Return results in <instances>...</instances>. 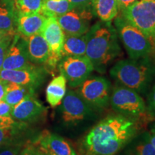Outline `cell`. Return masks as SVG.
Masks as SVG:
<instances>
[{
  "mask_svg": "<svg viewBox=\"0 0 155 155\" xmlns=\"http://www.w3.org/2000/svg\"><path fill=\"white\" fill-rule=\"evenodd\" d=\"M142 127L137 121L116 114L106 117L88 131L81 144L85 155H116Z\"/></svg>",
  "mask_w": 155,
  "mask_h": 155,
  "instance_id": "cell-1",
  "label": "cell"
},
{
  "mask_svg": "<svg viewBox=\"0 0 155 155\" xmlns=\"http://www.w3.org/2000/svg\"><path fill=\"white\" fill-rule=\"evenodd\" d=\"M86 55L100 73L106 71L108 65L121 53L116 32L111 25L97 22L87 32Z\"/></svg>",
  "mask_w": 155,
  "mask_h": 155,
  "instance_id": "cell-2",
  "label": "cell"
},
{
  "mask_svg": "<svg viewBox=\"0 0 155 155\" xmlns=\"http://www.w3.org/2000/svg\"><path fill=\"white\" fill-rule=\"evenodd\" d=\"M110 75L119 84L147 95L155 79V65L149 58L121 60L111 68Z\"/></svg>",
  "mask_w": 155,
  "mask_h": 155,
  "instance_id": "cell-3",
  "label": "cell"
},
{
  "mask_svg": "<svg viewBox=\"0 0 155 155\" xmlns=\"http://www.w3.org/2000/svg\"><path fill=\"white\" fill-rule=\"evenodd\" d=\"M110 105L118 114L137 121L141 127L153 121L147 114L146 104L141 95L119 83L112 90Z\"/></svg>",
  "mask_w": 155,
  "mask_h": 155,
  "instance_id": "cell-4",
  "label": "cell"
},
{
  "mask_svg": "<svg viewBox=\"0 0 155 155\" xmlns=\"http://www.w3.org/2000/svg\"><path fill=\"white\" fill-rule=\"evenodd\" d=\"M122 12V16L147 37L155 55V0H138Z\"/></svg>",
  "mask_w": 155,
  "mask_h": 155,
  "instance_id": "cell-5",
  "label": "cell"
},
{
  "mask_svg": "<svg viewBox=\"0 0 155 155\" xmlns=\"http://www.w3.org/2000/svg\"><path fill=\"white\" fill-rule=\"evenodd\" d=\"M115 25L122 43L130 58L137 60L149 58L152 54V45L147 37L123 16L116 18Z\"/></svg>",
  "mask_w": 155,
  "mask_h": 155,
  "instance_id": "cell-6",
  "label": "cell"
},
{
  "mask_svg": "<svg viewBox=\"0 0 155 155\" xmlns=\"http://www.w3.org/2000/svg\"><path fill=\"white\" fill-rule=\"evenodd\" d=\"M77 92L94 111L105 109L110 105L111 83L106 78L88 77Z\"/></svg>",
  "mask_w": 155,
  "mask_h": 155,
  "instance_id": "cell-7",
  "label": "cell"
},
{
  "mask_svg": "<svg viewBox=\"0 0 155 155\" xmlns=\"http://www.w3.org/2000/svg\"><path fill=\"white\" fill-rule=\"evenodd\" d=\"M60 113L64 124L71 127L82 125L94 116V110L73 90L66 92L61 104Z\"/></svg>",
  "mask_w": 155,
  "mask_h": 155,
  "instance_id": "cell-8",
  "label": "cell"
},
{
  "mask_svg": "<svg viewBox=\"0 0 155 155\" xmlns=\"http://www.w3.org/2000/svg\"><path fill=\"white\" fill-rule=\"evenodd\" d=\"M58 68L71 88L80 86L94 70L86 55L63 57L58 63Z\"/></svg>",
  "mask_w": 155,
  "mask_h": 155,
  "instance_id": "cell-9",
  "label": "cell"
},
{
  "mask_svg": "<svg viewBox=\"0 0 155 155\" xmlns=\"http://www.w3.org/2000/svg\"><path fill=\"white\" fill-rule=\"evenodd\" d=\"M42 35L45 39L50 48V55L46 64L54 69L62 59V49L65 39V33L55 17H48L43 28Z\"/></svg>",
  "mask_w": 155,
  "mask_h": 155,
  "instance_id": "cell-10",
  "label": "cell"
},
{
  "mask_svg": "<svg viewBox=\"0 0 155 155\" xmlns=\"http://www.w3.org/2000/svg\"><path fill=\"white\" fill-rule=\"evenodd\" d=\"M47 73V70L45 68L34 65L24 69L2 70L0 79L35 90L44 82Z\"/></svg>",
  "mask_w": 155,
  "mask_h": 155,
  "instance_id": "cell-11",
  "label": "cell"
},
{
  "mask_svg": "<svg viewBox=\"0 0 155 155\" xmlns=\"http://www.w3.org/2000/svg\"><path fill=\"white\" fill-rule=\"evenodd\" d=\"M94 14L91 11L73 9L56 18L65 35L80 36L88 32Z\"/></svg>",
  "mask_w": 155,
  "mask_h": 155,
  "instance_id": "cell-12",
  "label": "cell"
},
{
  "mask_svg": "<svg viewBox=\"0 0 155 155\" xmlns=\"http://www.w3.org/2000/svg\"><path fill=\"white\" fill-rule=\"evenodd\" d=\"M34 65L29 60L24 37L17 32L6 54L2 70H19Z\"/></svg>",
  "mask_w": 155,
  "mask_h": 155,
  "instance_id": "cell-13",
  "label": "cell"
},
{
  "mask_svg": "<svg viewBox=\"0 0 155 155\" xmlns=\"http://www.w3.org/2000/svg\"><path fill=\"white\" fill-rule=\"evenodd\" d=\"M46 111L47 108L33 94L25 97L22 101L13 107L11 117L17 122L26 124L40 119Z\"/></svg>",
  "mask_w": 155,
  "mask_h": 155,
  "instance_id": "cell-14",
  "label": "cell"
},
{
  "mask_svg": "<svg viewBox=\"0 0 155 155\" xmlns=\"http://www.w3.org/2000/svg\"><path fill=\"white\" fill-rule=\"evenodd\" d=\"M38 148L56 155H77L72 145L61 136L44 131L33 143Z\"/></svg>",
  "mask_w": 155,
  "mask_h": 155,
  "instance_id": "cell-15",
  "label": "cell"
},
{
  "mask_svg": "<svg viewBox=\"0 0 155 155\" xmlns=\"http://www.w3.org/2000/svg\"><path fill=\"white\" fill-rule=\"evenodd\" d=\"M24 38L26 41L27 53L31 63L37 65L46 64L50 55V48L42 34L24 37Z\"/></svg>",
  "mask_w": 155,
  "mask_h": 155,
  "instance_id": "cell-16",
  "label": "cell"
},
{
  "mask_svg": "<svg viewBox=\"0 0 155 155\" xmlns=\"http://www.w3.org/2000/svg\"><path fill=\"white\" fill-rule=\"evenodd\" d=\"M47 17L41 13L19 14L17 13L16 29L18 33L23 37H30L41 33Z\"/></svg>",
  "mask_w": 155,
  "mask_h": 155,
  "instance_id": "cell-17",
  "label": "cell"
},
{
  "mask_svg": "<svg viewBox=\"0 0 155 155\" xmlns=\"http://www.w3.org/2000/svg\"><path fill=\"white\" fill-rule=\"evenodd\" d=\"M67 81L63 75H58L49 83L46 88V100L52 108L61 105L67 92Z\"/></svg>",
  "mask_w": 155,
  "mask_h": 155,
  "instance_id": "cell-18",
  "label": "cell"
},
{
  "mask_svg": "<svg viewBox=\"0 0 155 155\" xmlns=\"http://www.w3.org/2000/svg\"><path fill=\"white\" fill-rule=\"evenodd\" d=\"M17 16L15 0H0V30L17 32Z\"/></svg>",
  "mask_w": 155,
  "mask_h": 155,
  "instance_id": "cell-19",
  "label": "cell"
},
{
  "mask_svg": "<svg viewBox=\"0 0 155 155\" xmlns=\"http://www.w3.org/2000/svg\"><path fill=\"white\" fill-rule=\"evenodd\" d=\"M125 147V155H155V148L150 143L148 131L139 133Z\"/></svg>",
  "mask_w": 155,
  "mask_h": 155,
  "instance_id": "cell-20",
  "label": "cell"
},
{
  "mask_svg": "<svg viewBox=\"0 0 155 155\" xmlns=\"http://www.w3.org/2000/svg\"><path fill=\"white\" fill-rule=\"evenodd\" d=\"M87 38V33L80 36L65 35L62 57L86 55Z\"/></svg>",
  "mask_w": 155,
  "mask_h": 155,
  "instance_id": "cell-21",
  "label": "cell"
},
{
  "mask_svg": "<svg viewBox=\"0 0 155 155\" xmlns=\"http://www.w3.org/2000/svg\"><path fill=\"white\" fill-rule=\"evenodd\" d=\"M35 94V90L29 87L21 86L14 83L7 82V91L3 98L4 101L14 107L25 97Z\"/></svg>",
  "mask_w": 155,
  "mask_h": 155,
  "instance_id": "cell-22",
  "label": "cell"
},
{
  "mask_svg": "<svg viewBox=\"0 0 155 155\" xmlns=\"http://www.w3.org/2000/svg\"><path fill=\"white\" fill-rule=\"evenodd\" d=\"M73 10L68 0H43L40 13L46 17H58Z\"/></svg>",
  "mask_w": 155,
  "mask_h": 155,
  "instance_id": "cell-23",
  "label": "cell"
},
{
  "mask_svg": "<svg viewBox=\"0 0 155 155\" xmlns=\"http://www.w3.org/2000/svg\"><path fill=\"white\" fill-rule=\"evenodd\" d=\"M119 12L117 0H96L95 12L104 22H110Z\"/></svg>",
  "mask_w": 155,
  "mask_h": 155,
  "instance_id": "cell-24",
  "label": "cell"
},
{
  "mask_svg": "<svg viewBox=\"0 0 155 155\" xmlns=\"http://www.w3.org/2000/svg\"><path fill=\"white\" fill-rule=\"evenodd\" d=\"M25 127L26 124L22 123L16 127L0 128V147L14 143L21 142L19 138Z\"/></svg>",
  "mask_w": 155,
  "mask_h": 155,
  "instance_id": "cell-25",
  "label": "cell"
},
{
  "mask_svg": "<svg viewBox=\"0 0 155 155\" xmlns=\"http://www.w3.org/2000/svg\"><path fill=\"white\" fill-rule=\"evenodd\" d=\"M43 0H15V7L19 14L40 13Z\"/></svg>",
  "mask_w": 155,
  "mask_h": 155,
  "instance_id": "cell-26",
  "label": "cell"
},
{
  "mask_svg": "<svg viewBox=\"0 0 155 155\" xmlns=\"http://www.w3.org/2000/svg\"><path fill=\"white\" fill-rule=\"evenodd\" d=\"M17 32H10V33L6 35L5 38H3L2 40H0V71H2V68L5 61V58L6 54L7 53L9 46L12 42L13 38H14L15 35Z\"/></svg>",
  "mask_w": 155,
  "mask_h": 155,
  "instance_id": "cell-27",
  "label": "cell"
},
{
  "mask_svg": "<svg viewBox=\"0 0 155 155\" xmlns=\"http://www.w3.org/2000/svg\"><path fill=\"white\" fill-rule=\"evenodd\" d=\"M68 2L71 4L73 9L88 10L95 12L96 0H68Z\"/></svg>",
  "mask_w": 155,
  "mask_h": 155,
  "instance_id": "cell-28",
  "label": "cell"
},
{
  "mask_svg": "<svg viewBox=\"0 0 155 155\" xmlns=\"http://www.w3.org/2000/svg\"><path fill=\"white\" fill-rule=\"evenodd\" d=\"M147 111L152 120L155 119V83L147 94Z\"/></svg>",
  "mask_w": 155,
  "mask_h": 155,
  "instance_id": "cell-29",
  "label": "cell"
},
{
  "mask_svg": "<svg viewBox=\"0 0 155 155\" xmlns=\"http://www.w3.org/2000/svg\"><path fill=\"white\" fill-rule=\"evenodd\" d=\"M24 144L21 142L14 143L0 147V155H19Z\"/></svg>",
  "mask_w": 155,
  "mask_h": 155,
  "instance_id": "cell-30",
  "label": "cell"
},
{
  "mask_svg": "<svg viewBox=\"0 0 155 155\" xmlns=\"http://www.w3.org/2000/svg\"><path fill=\"white\" fill-rule=\"evenodd\" d=\"M20 122H17L15 121L10 116H7V117H3L0 116V128H8L16 127L21 124Z\"/></svg>",
  "mask_w": 155,
  "mask_h": 155,
  "instance_id": "cell-31",
  "label": "cell"
},
{
  "mask_svg": "<svg viewBox=\"0 0 155 155\" xmlns=\"http://www.w3.org/2000/svg\"><path fill=\"white\" fill-rule=\"evenodd\" d=\"M37 154H38V147L34 144L27 143L24 144L19 155H37Z\"/></svg>",
  "mask_w": 155,
  "mask_h": 155,
  "instance_id": "cell-32",
  "label": "cell"
},
{
  "mask_svg": "<svg viewBox=\"0 0 155 155\" xmlns=\"http://www.w3.org/2000/svg\"><path fill=\"white\" fill-rule=\"evenodd\" d=\"M13 107L7 102L4 101L3 100L0 101V116L3 117H7V116H10L12 111Z\"/></svg>",
  "mask_w": 155,
  "mask_h": 155,
  "instance_id": "cell-33",
  "label": "cell"
},
{
  "mask_svg": "<svg viewBox=\"0 0 155 155\" xmlns=\"http://www.w3.org/2000/svg\"><path fill=\"white\" fill-rule=\"evenodd\" d=\"M137 1L138 0H117L119 9L121 11L124 10V9L129 7Z\"/></svg>",
  "mask_w": 155,
  "mask_h": 155,
  "instance_id": "cell-34",
  "label": "cell"
},
{
  "mask_svg": "<svg viewBox=\"0 0 155 155\" xmlns=\"http://www.w3.org/2000/svg\"><path fill=\"white\" fill-rule=\"evenodd\" d=\"M7 81L0 79V101L3 99L4 96H5V95L6 94V91H7Z\"/></svg>",
  "mask_w": 155,
  "mask_h": 155,
  "instance_id": "cell-35",
  "label": "cell"
},
{
  "mask_svg": "<svg viewBox=\"0 0 155 155\" xmlns=\"http://www.w3.org/2000/svg\"><path fill=\"white\" fill-rule=\"evenodd\" d=\"M149 139H150V143L155 148V133L149 132Z\"/></svg>",
  "mask_w": 155,
  "mask_h": 155,
  "instance_id": "cell-36",
  "label": "cell"
},
{
  "mask_svg": "<svg viewBox=\"0 0 155 155\" xmlns=\"http://www.w3.org/2000/svg\"><path fill=\"white\" fill-rule=\"evenodd\" d=\"M10 32H5V31L0 30V40H2L3 38H5L6 35L10 33Z\"/></svg>",
  "mask_w": 155,
  "mask_h": 155,
  "instance_id": "cell-37",
  "label": "cell"
},
{
  "mask_svg": "<svg viewBox=\"0 0 155 155\" xmlns=\"http://www.w3.org/2000/svg\"><path fill=\"white\" fill-rule=\"evenodd\" d=\"M35 146H36V145H35ZM37 155H47V154H46L42 150H40V149H39L38 147V154H37Z\"/></svg>",
  "mask_w": 155,
  "mask_h": 155,
  "instance_id": "cell-38",
  "label": "cell"
},
{
  "mask_svg": "<svg viewBox=\"0 0 155 155\" xmlns=\"http://www.w3.org/2000/svg\"><path fill=\"white\" fill-rule=\"evenodd\" d=\"M150 132L155 133V122L154 124H152V125L150 127Z\"/></svg>",
  "mask_w": 155,
  "mask_h": 155,
  "instance_id": "cell-39",
  "label": "cell"
},
{
  "mask_svg": "<svg viewBox=\"0 0 155 155\" xmlns=\"http://www.w3.org/2000/svg\"><path fill=\"white\" fill-rule=\"evenodd\" d=\"M39 149H40V148H39ZM40 150H41V149H40ZM42 151H43V152L45 153V154H47V155H56V154H53V153H52V152H48V151H45V150H42Z\"/></svg>",
  "mask_w": 155,
  "mask_h": 155,
  "instance_id": "cell-40",
  "label": "cell"
}]
</instances>
